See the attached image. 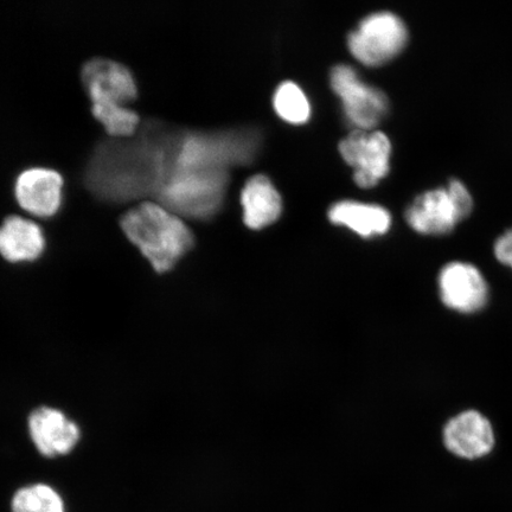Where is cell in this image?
Here are the masks:
<instances>
[{"label": "cell", "instance_id": "6da1fadb", "mask_svg": "<svg viewBox=\"0 0 512 512\" xmlns=\"http://www.w3.org/2000/svg\"><path fill=\"white\" fill-rule=\"evenodd\" d=\"M120 228L158 274L168 273L195 245V235L181 216L146 200L120 216Z\"/></svg>", "mask_w": 512, "mask_h": 512}, {"label": "cell", "instance_id": "7a4b0ae2", "mask_svg": "<svg viewBox=\"0 0 512 512\" xmlns=\"http://www.w3.org/2000/svg\"><path fill=\"white\" fill-rule=\"evenodd\" d=\"M228 171H194L172 179L155 200L181 217L208 220L222 207Z\"/></svg>", "mask_w": 512, "mask_h": 512}, {"label": "cell", "instance_id": "3957f363", "mask_svg": "<svg viewBox=\"0 0 512 512\" xmlns=\"http://www.w3.org/2000/svg\"><path fill=\"white\" fill-rule=\"evenodd\" d=\"M408 41L405 22L389 11L375 12L363 18L348 37V47L355 59L366 66L387 63L399 55Z\"/></svg>", "mask_w": 512, "mask_h": 512}, {"label": "cell", "instance_id": "277c9868", "mask_svg": "<svg viewBox=\"0 0 512 512\" xmlns=\"http://www.w3.org/2000/svg\"><path fill=\"white\" fill-rule=\"evenodd\" d=\"M331 87L342 100L349 123L356 130H371L386 117L387 95L380 88L368 85L349 64H337L331 70Z\"/></svg>", "mask_w": 512, "mask_h": 512}, {"label": "cell", "instance_id": "5b68a950", "mask_svg": "<svg viewBox=\"0 0 512 512\" xmlns=\"http://www.w3.org/2000/svg\"><path fill=\"white\" fill-rule=\"evenodd\" d=\"M339 152L354 168L358 187L373 188L388 175L392 144L381 131H352L339 143Z\"/></svg>", "mask_w": 512, "mask_h": 512}, {"label": "cell", "instance_id": "8992f818", "mask_svg": "<svg viewBox=\"0 0 512 512\" xmlns=\"http://www.w3.org/2000/svg\"><path fill=\"white\" fill-rule=\"evenodd\" d=\"M81 80L92 106H126L138 98L132 70L106 57H94L83 63Z\"/></svg>", "mask_w": 512, "mask_h": 512}, {"label": "cell", "instance_id": "52a82bcc", "mask_svg": "<svg viewBox=\"0 0 512 512\" xmlns=\"http://www.w3.org/2000/svg\"><path fill=\"white\" fill-rule=\"evenodd\" d=\"M28 432L36 451L46 458L68 456L81 440L79 425L61 409L48 406L30 413Z\"/></svg>", "mask_w": 512, "mask_h": 512}, {"label": "cell", "instance_id": "ba28073f", "mask_svg": "<svg viewBox=\"0 0 512 512\" xmlns=\"http://www.w3.org/2000/svg\"><path fill=\"white\" fill-rule=\"evenodd\" d=\"M441 302L460 313H475L488 303L489 287L482 272L467 262L444 266L438 278Z\"/></svg>", "mask_w": 512, "mask_h": 512}, {"label": "cell", "instance_id": "9c48e42d", "mask_svg": "<svg viewBox=\"0 0 512 512\" xmlns=\"http://www.w3.org/2000/svg\"><path fill=\"white\" fill-rule=\"evenodd\" d=\"M63 185V176L57 170L42 166L25 169L15 181L16 201L30 214L47 219L61 209Z\"/></svg>", "mask_w": 512, "mask_h": 512}, {"label": "cell", "instance_id": "30bf717a", "mask_svg": "<svg viewBox=\"0 0 512 512\" xmlns=\"http://www.w3.org/2000/svg\"><path fill=\"white\" fill-rule=\"evenodd\" d=\"M465 219L448 187L427 190L415 198L406 211V220L415 232L424 235L451 233Z\"/></svg>", "mask_w": 512, "mask_h": 512}, {"label": "cell", "instance_id": "8fae6325", "mask_svg": "<svg viewBox=\"0 0 512 512\" xmlns=\"http://www.w3.org/2000/svg\"><path fill=\"white\" fill-rule=\"evenodd\" d=\"M444 443L454 456L470 460L482 458L495 446L494 428L483 414L466 411L447 422Z\"/></svg>", "mask_w": 512, "mask_h": 512}, {"label": "cell", "instance_id": "7c38bea8", "mask_svg": "<svg viewBox=\"0 0 512 512\" xmlns=\"http://www.w3.org/2000/svg\"><path fill=\"white\" fill-rule=\"evenodd\" d=\"M46 248V234L37 222L10 215L0 224V256L10 264L34 262Z\"/></svg>", "mask_w": 512, "mask_h": 512}, {"label": "cell", "instance_id": "4fadbf2b", "mask_svg": "<svg viewBox=\"0 0 512 512\" xmlns=\"http://www.w3.org/2000/svg\"><path fill=\"white\" fill-rule=\"evenodd\" d=\"M243 221L252 229L270 226L279 219L283 201L270 178L255 175L248 179L241 191Z\"/></svg>", "mask_w": 512, "mask_h": 512}, {"label": "cell", "instance_id": "5bb4252c", "mask_svg": "<svg viewBox=\"0 0 512 512\" xmlns=\"http://www.w3.org/2000/svg\"><path fill=\"white\" fill-rule=\"evenodd\" d=\"M328 215L331 222L341 224L363 238L386 234L392 224L389 211L373 203L339 201L332 204Z\"/></svg>", "mask_w": 512, "mask_h": 512}, {"label": "cell", "instance_id": "9a60e30c", "mask_svg": "<svg viewBox=\"0 0 512 512\" xmlns=\"http://www.w3.org/2000/svg\"><path fill=\"white\" fill-rule=\"evenodd\" d=\"M12 512H66L60 492L49 484L36 483L18 489L11 499Z\"/></svg>", "mask_w": 512, "mask_h": 512}, {"label": "cell", "instance_id": "2e32d148", "mask_svg": "<svg viewBox=\"0 0 512 512\" xmlns=\"http://www.w3.org/2000/svg\"><path fill=\"white\" fill-rule=\"evenodd\" d=\"M273 105L279 117L291 124H303L311 115L309 99L293 81L280 83L273 96Z\"/></svg>", "mask_w": 512, "mask_h": 512}, {"label": "cell", "instance_id": "e0dca14e", "mask_svg": "<svg viewBox=\"0 0 512 512\" xmlns=\"http://www.w3.org/2000/svg\"><path fill=\"white\" fill-rule=\"evenodd\" d=\"M91 111L111 138L132 137L142 123L139 113L127 106H91Z\"/></svg>", "mask_w": 512, "mask_h": 512}, {"label": "cell", "instance_id": "ac0fdd59", "mask_svg": "<svg viewBox=\"0 0 512 512\" xmlns=\"http://www.w3.org/2000/svg\"><path fill=\"white\" fill-rule=\"evenodd\" d=\"M494 253L501 264L512 268V228L496 240Z\"/></svg>", "mask_w": 512, "mask_h": 512}]
</instances>
